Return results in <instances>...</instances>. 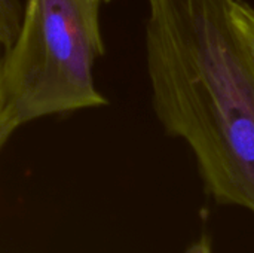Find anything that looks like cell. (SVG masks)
Returning a JSON list of instances; mask_svg holds the SVG:
<instances>
[{
    "mask_svg": "<svg viewBox=\"0 0 254 253\" xmlns=\"http://www.w3.org/2000/svg\"><path fill=\"white\" fill-rule=\"evenodd\" d=\"M234 0H147L146 64L158 121L183 139L207 192L254 213V64Z\"/></svg>",
    "mask_w": 254,
    "mask_h": 253,
    "instance_id": "cell-1",
    "label": "cell"
},
{
    "mask_svg": "<svg viewBox=\"0 0 254 253\" xmlns=\"http://www.w3.org/2000/svg\"><path fill=\"white\" fill-rule=\"evenodd\" d=\"M3 52L4 49L0 46V149L4 146L7 139L12 136V133L19 127L10 104L7 101V97L4 94L3 81H1V61H3Z\"/></svg>",
    "mask_w": 254,
    "mask_h": 253,
    "instance_id": "cell-5",
    "label": "cell"
},
{
    "mask_svg": "<svg viewBox=\"0 0 254 253\" xmlns=\"http://www.w3.org/2000/svg\"><path fill=\"white\" fill-rule=\"evenodd\" d=\"M22 7L19 0H0V46L7 49L21 25Z\"/></svg>",
    "mask_w": 254,
    "mask_h": 253,
    "instance_id": "cell-3",
    "label": "cell"
},
{
    "mask_svg": "<svg viewBox=\"0 0 254 253\" xmlns=\"http://www.w3.org/2000/svg\"><path fill=\"white\" fill-rule=\"evenodd\" d=\"M101 1L27 0L1 61L4 94L19 125L107 103L94 82L104 54Z\"/></svg>",
    "mask_w": 254,
    "mask_h": 253,
    "instance_id": "cell-2",
    "label": "cell"
},
{
    "mask_svg": "<svg viewBox=\"0 0 254 253\" xmlns=\"http://www.w3.org/2000/svg\"><path fill=\"white\" fill-rule=\"evenodd\" d=\"M232 19L254 64V7L246 0H234Z\"/></svg>",
    "mask_w": 254,
    "mask_h": 253,
    "instance_id": "cell-4",
    "label": "cell"
},
{
    "mask_svg": "<svg viewBox=\"0 0 254 253\" xmlns=\"http://www.w3.org/2000/svg\"><path fill=\"white\" fill-rule=\"evenodd\" d=\"M186 253H211V243L207 236H201Z\"/></svg>",
    "mask_w": 254,
    "mask_h": 253,
    "instance_id": "cell-6",
    "label": "cell"
},
{
    "mask_svg": "<svg viewBox=\"0 0 254 253\" xmlns=\"http://www.w3.org/2000/svg\"><path fill=\"white\" fill-rule=\"evenodd\" d=\"M103 1H110V0H103Z\"/></svg>",
    "mask_w": 254,
    "mask_h": 253,
    "instance_id": "cell-7",
    "label": "cell"
}]
</instances>
